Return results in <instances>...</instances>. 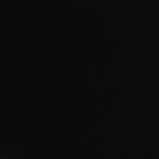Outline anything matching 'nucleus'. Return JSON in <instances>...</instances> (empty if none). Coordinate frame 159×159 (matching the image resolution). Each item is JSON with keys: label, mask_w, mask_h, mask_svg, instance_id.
<instances>
[]
</instances>
